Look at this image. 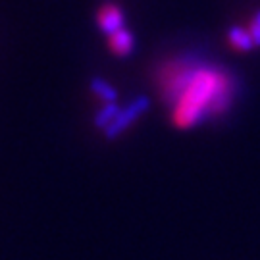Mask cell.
I'll return each instance as SVG.
<instances>
[{
    "mask_svg": "<svg viewBox=\"0 0 260 260\" xmlns=\"http://www.w3.org/2000/svg\"><path fill=\"white\" fill-rule=\"evenodd\" d=\"M156 83L179 129L228 114L237 96V81L230 72L191 56L166 62Z\"/></svg>",
    "mask_w": 260,
    "mask_h": 260,
    "instance_id": "cell-1",
    "label": "cell"
},
{
    "mask_svg": "<svg viewBox=\"0 0 260 260\" xmlns=\"http://www.w3.org/2000/svg\"><path fill=\"white\" fill-rule=\"evenodd\" d=\"M147 108H149V101H147V99H137V101H133L127 108H123V110L118 112L116 120L106 127V137H108V139L118 137L121 131L127 129L131 123L137 120Z\"/></svg>",
    "mask_w": 260,
    "mask_h": 260,
    "instance_id": "cell-2",
    "label": "cell"
},
{
    "mask_svg": "<svg viewBox=\"0 0 260 260\" xmlns=\"http://www.w3.org/2000/svg\"><path fill=\"white\" fill-rule=\"evenodd\" d=\"M96 23L99 29L103 31L106 37L114 35L116 31L123 29L125 18H123V12L120 10V6L116 4H103L99 12H96Z\"/></svg>",
    "mask_w": 260,
    "mask_h": 260,
    "instance_id": "cell-3",
    "label": "cell"
},
{
    "mask_svg": "<svg viewBox=\"0 0 260 260\" xmlns=\"http://www.w3.org/2000/svg\"><path fill=\"white\" fill-rule=\"evenodd\" d=\"M108 48L116 56H129L135 48V39L127 29L123 27L108 37Z\"/></svg>",
    "mask_w": 260,
    "mask_h": 260,
    "instance_id": "cell-4",
    "label": "cell"
},
{
    "mask_svg": "<svg viewBox=\"0 0 260 260\" xmlns=\"http://www.w3.org/2000/svg\"><path fill=\"white\" fill-rule=\"evenodd\" d=\"M228 41H230V45H232L235 50H239V52H249V50H252V48H256L254 47V43H252L249 29L232 27L230 29V33H228Z\"/></svg>",
    "mask_w": 260,
    "mask_h": 260,
    "instance_id": "cell-5",
    "label": "cell"
},
{
    "mask_svg": "<svg viewBox=\"0 0 260 260\" xmlns=\"http://www.w3.org/2000/svg\"><path fill=\"white\" fill-rule=\"evenodd\" d=\"M91 89H93V93L96 94L101 101H104L106 104L116 103V99H118V93H116V89H114L110 83L103 81V79H94L93 85H91Z\"/></svg>",
    "mask_w": 260,
    "mask_h": 260,
    "instance_id": "cell-6",
    "label": "cell"
},
{
    "mask_svg": "<svg viewBox=\"0 0 260 260\" xmlns=\"http://www.w3.org/2000/svg\"><path fill=\"white\" fill-rule=\"evenodd\" d=\"M118 112H120V108L116 106V103L104 104V108L99 112V114H96V118H94V125H96V127H103V129H106L112 121L116 120Z\"/></svg>",
    "mask_w": 260,
    "mask_h": 260,
    "instance_id": "cell-7",
    "label": "cell"
},
{
    "mask_svg": "<svg viewBox=\"0 0 260 260\" xmlns=\"http://www.w3.org/2000/svg\"><path fill=\"white\" fill-rule=\"evenodd\" d=\"M249 33H251L254 47H260V10H256L254 16H252L251 25H249Z\"/></svg>",
    "mask_w": 260,
    "mask_h": 260,
    "instance_id": "cell-8",
    "label": "cell"
}]
</instances>
